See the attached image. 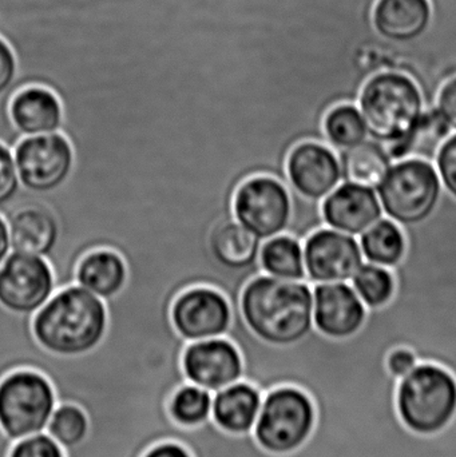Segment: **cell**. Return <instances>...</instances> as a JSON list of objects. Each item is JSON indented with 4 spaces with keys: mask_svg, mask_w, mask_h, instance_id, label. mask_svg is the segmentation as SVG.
Returning a JSON list of instances; mask_svg holds the SVG:
<instances>
[{
    "mask_svg": "<svg viewBox=\"0 0 456 457\" xmlns=\"http://www.w3.org/2000/svg\"><path fill=\"white\" fill-rule=\"evenodd\" d=\"M434 165L441 177L444 192L456 200V133L442 145Z\"/></svg>",
    "mask_w": 456,
    "mask_h": 457,
    "instance_id": "cell-34",
    "label": "cell"
},
{
    "mask_svg": "<svg viewBox=\"0 0 456 457\" xmlns=\"http://www.w3.org/2000/svg\"><path fill=\"white\" fill-rule=\"evenodd\" d=\"M240 312L248 329L269 345H294L315 329L311 282L259 274L241 290Z\"/></svg>",
    "mask_w": 456,
    "mask_h": 457,
    "instance_id": "cell-1",
    "label": "cell"
},
{
    "mask_svg": "<svg viewBox=\"0 0 456 457\" xmlns=\"http://www.w3.org/2000/svg\"><path fill=\"white\" fill-rule=\"evenodd\" d=\"M12 252L11 249L10 233H8L7 221L0 214V266L4 262L8 254Z\"/></svg>",
    "mask_w": 456,
    "mask_h": 457,
    "instance_id": "cell-39",
    "label": "cell"
},
{
    "mask_svg": "<svg viewBox=\"0 0 456 457\" xmlns=\"http://www.w3.org/2000/svg\"><path fill=\"white\" fill-rule=\"evenodd\" d=\"M187 383L211 394L243 380L244 362L237 345L228 337L187 343L182 354Z\"/></svg>",
    "mask_w": 456,
    "mask_h": 457,
    "instance_id": "cell-15",
    "label": "cell"
},
{
    "mask_svg": "<svg viewBox=\"0 0 456 457\" xmlns=\"http://www.w3.org/2000/svg\"><path fill=\"white\" fill-rule=\"evenodd\" d=\"M431 15L430 0H377L372 19L382 37L409 42L427 29Z\"/></svg>",
    "mask_w": 456,
    "mask_h": 457,
    "instance_id": "cell-22",
    "label": "cell"
},
{
    "mask_svg": "<svg viewBox=\"0 0 456 457\" xmlns=\"http://www.w3.org/2000/svg\"><path fill=\"white\" fill-rule=\"evenodd\" d=\"M264 394L246 380L230 384L213 394L211 420L228 434H252Z\"/></svg>",
    "mask_w": 456,
    "mask_h": 457,
    "instance_id": "cell-20",
    "label": "cell"
},
{
    "mask_svg": "<svg viewBox=\"0 0 456 457\" xmlns=\"http://www.w3.org/2000/svg\"><path fill=\"white\" fill-rule=\"evenodd\" d=\"M359 110L371 139L391 147L406 141L425 112L426 102L409 75L385 71L364 83Z\"/></svg>",
    "mask_w": 456,
    "mask_h": 457,
    "instance_id": "cell-3",
    "label": "cell"
},
{
    "mask_svg": "<svg viewBox=\"0 0 456 457\" xmlns=\"http://www.w3.org/2000/svg\"><path fill=\"white\" fill-rule=\"evenodd\" d=\"M90 421L87 413L72 403H58L46 432L61 445L63 450L77 447L87 436Z\"/></svg>",
    "mask_w": 456,
    "mask_h": 457,
    "instance_id": "cell-31",
    "label": "cell"
},
{
    "mask_svg": "<svg viewBox=\"0 0 456 457\" xmlns=\"http://www.w3.org/2000/svg\"><path fill=\"white\" fill-rule=\"evenodd\" d=\"M8 457H66V453L47 432H40L13 442Z\"/></svg>",
    "mask_w": 456,
    "mask_h": 457,
    "instance_id": "cell-33",
    "label": "cell"
},
{
    "mask_svg": "<svg viewBox=\"0 0 456 457\" xmlns=\"http://www.w3.org/2000/svg\"><path fill=\"white\" fill-rule=\"evenodd\" d=\"M12 149L0 142V213L21 195Z\"/></svg>",
    "mask_w": 456,
    "mask_h": 457,
    "instance_id": "cell-32",
    "label": "cell"
},
{
    "mask_svg": "<svg viewBox=\"0 0 456 457\" xmlns=\"http://www.w3.org/2000/svg\"><path fill=\"white\" fill-rule=\"evenodd\" d=\"M315 426L312 397L297 386H283L264 395L252 434L268 453L288 455L308 442Z\"/></svg>",
    "mask_w": 456,
    "mask_h": 457,
    "instance_id": "cell-6",
    "label": "cell"
},
{
    "mask_svg": "<svg viewBox=\"0 0 456 457\" xmlns=\"http://www.w3.org/2000/svg\"><path fill=\"white\" fill-rule=\"evenodd\" d=\"M324 224L342 233L361 236L383 217L379 195L371 187L339 185L321 203Z\"/></svg>",
    "mask_w": 456,
    "mask_h": 457,
    "instance_id": "cell-17",
    "label": "cell"
},
{
    "mask_svg": "<svg viewBox=\"0 0 456 457\" xmlns=\"http://www.w3.org/2000/svg\"><path fill=\"white\" fill-rule=\"evenodd\" d=\"M56 405L53 384L37 370H15L0 380V428L12 442L46 432Z\"/></svg>",
    "mask_w": 456,
    "mask_h": 457,
    "instance_id": "cell-7",
    "label": "cell"
},
{
    "mask_svg": "<svg viewBox=\"0 0 456 457\" xmlns=\"http://www.w3.org/2000/svg\"><path fill=\"white\" fill-rule=\"evenodd\" d=\"M444 193L435 165L420 158L396 161L377 187L383 213L401 227L430 219Z\"/></svg>",
    "mask_w": 456,
    "mask_h": 457,
    "instance_id": "cell-5",
    "label": "cell"
},
{
    "mask_svg": "<svg viewBox=\"0 0 456 457\" xmlns=\"http://www.w3.org/2000/svg\"><path fill=\"white\" fill-rule=\"evenodd\" d=\"M361 253L369 262L385 266L393 270L403 261L407 250L403 228L390 219H380L361 234Z\"/></svg>",
    "mask_w": 456,
    "mask_h": 457,
    "instance_id": "cell-27",
    "label": "cell"
},
{
    "mask_svg": "<svg viewBox=\"0 0 456 457\" xmlns=\"http://www.w3.org/2000/svg\"><path fill=\"white\" fill-rule=\"evenodd\" d=\"M232 212L244 228L262 241L288 233L294 217L291 190L276 177H251L236 190Z\"/></svg>",
    "mask_w": 456,
    "mask_h": 457,
    "instance_id": "cell-8",
    "label": "cell"
},
{
    "mask_svg": "<svg viewBox=\"0 0 456 457\" xmlns=\"http://www.w3.org/2000/svg\"><path fill=\"white\" fill-rule=\"evenodd\" d=\"M327 145L335 150L351 149L369 139L366 122L359 107L353 104H339L327 112L323 120Z\"/></svg>",
    "mask_w": 456,
    "mask_h": 457,
    "instance_id": "cell-28",
    "label": "cell"
},
{
    "mask_svg": "<svg viewBox=\"0 0 456 457\" xmlns=\"http://www.w3.org/2000/svg\"><path fill=\"white\" fill-rule=\"evenodd\" d=\"M29 333H32V332H29ZM29 335H27V336H29ZM27 336H26V337H27ZM26 337H24V338H26ZM24 338H23V340H24ZM21 343H23V341H21ZM21 345H19V348H21ZM18 351H19V349H18ZM18 351H16V352H18ZM13 359H15V357H13ZM12 370H13V361H12Z\"/></svg>",
    "mask_w": 456,
    "mask_h": 457,
    "instance_id": "cell-41",
    "label": "cell"
},
{
    "mask_svg": "<svg viewBox=\"0 0 456 457\" xmlns=\"http://www.w3.org/2000/svg\"><path fill=\"white\" fill-rule=\"evenodd\" d=\"M16 75V61L10 46L0 39V99L3 104H10L8 94L11 91V86L13 85Z\"/></svg>",
    "mask_w": 456,
    "mask_h": 457,
    "instance_id": "cell-36",
    "label": "cell"
},
{
    "mask_svg": "<svg viewBox=\"0 0 456 457\" xmlns=\"http://www.w3.org/2000/svg\"><path fill=\"white\" fill-rule=\"evenodd\" d=\"M144 457H193L182 445L174 442L160 443L150 448Z\"/></svg>",
    "mask_w": 456,
    "mask_h": 457,
    "instance_id": "cell-38",
    "label": "cell"
},
{
    "mask_svg": "<svg viewBox=\"0 0 456 457\" xmlns=\"http://www.w3.org/2000/svg\"><path fill=\"white\" fill-rule=\"evenodd\" d=\"M128 281V266L115 250L94 249L83 255L75 271V282L101 300L115 297Z\"/></svg>",
    "mask_w": 456,
    "mask_h": 457,
    "instance_id": "cell-23",
    "label": "cell"
},
{
    "mask_svg": "<svg viewBox=\"0 0 456 457\" xmlns=\"http://www.w3.org/2000/svg\"><path fill=\"white\" fill-rule=\"evenodd\" d=\"M396 411L402 423L419 435L446 428L456 415V378L434 362H419L396 386Z\"/></svg>",
    "mask_w": 456,
    "mask_h": 457,
    "instance_id": "cell-4",
    "label": "cell"
},
{
    "mask_svg": "<svg viewBox=\"0 0 456 457\" xmlns=\"http://www.w3.org/2000/svg\"><path fill=\"white\" fill-rule=\"evenodd\" d=\"M342 181L345 184L377 189L393 166V160L385 145L366 139L358 146L337 152Z\"/></svg>",
    "mask_w": 456,
    "mask_h": 457,
    "instance_id": "cell-24",
    "label": "cell"
},
{
    "mask_svg": "<svg viewBox=\"0 0 456 457\" xmlns=\"http://www.w3.org/2000/svg\"><path fill=\"white\" fill-rule=\"evenodd\" d=\"M12 153L21 189L31 195L55 192L74 169V150L61 131L21 137Z\"/></svg>",
    "mask_w": 456,
    "mask_h": 457,
    "instance_id": "cell-9",
    "label": "cell"
},
{
    "mask_svg": "<svg viewBox=\"0 0 456 457\" xmlns=\"http://www.w3.org/2000/svg\"><path fill=\"white\" fill-rule=\"evenodd\" d=\"M441 365L456 378V343L444 354ZM383 457H456V415L438 434L419 435L401 427L388 439Z\"/></svg>",
    "mask_w": 456,
    "mask_h": 457,
    "instance_id": "cell-21",
    "label": "cell"
},
{
    "mask_svg": "<svg viewBox=\"0 0 456 457\" xmlns=\"http://www.w3.org/2000/svg\"><path fill=\"white\" fill-rule=\"evenodd\" d=\"M304 262L311 284L347 282L363 265V253L355 236L320 228L304 239Z\"/></svg>",
    "mask_w": 456,
    "mask_h": 457,
    "instance_id": "cell-12",
    "label": "cell"
},
{
    "mask_svg": "<svg viewBox=\"0 0 456 457\" xmlns=\"http://www.w3.org/2000/svg\"><path fill=\"white\" fill-rule=\"evenodd\" d=\"M436 109L452 131H456V77L447 80L436 96Z\"/></svg>",
    "mask_w": 456,
    "mask_h": 457,
    "instance_id": "cell-37",
    "label": "cell"
},
{
    "mask_svg": "<svg viewBox=\"0 0 456 457\" xmlns=\"http://www.w3.org/2000/svg\"><path fill=\"white\" fill-rule=\"evenodd\" d=\"M286 176L291 193L323 203L342 182L339 157L323 142H299L286 157Z\"/></svg>",
    "mask_w": 456,
    "mask_h": 457,
    "instance_id": "cell-13",
    "label": "cell"
},
{
    "mask_svg": "<svg viewBox=\"0 0 456 457\" xmlns=\"http://www.w3.org/2000/svg\"><path fill=\"white\" fill-rule=\"evenodd\" d=\"M213 394L192 383L182 384L169 400V415L174 423L195 428L211 420Z\"/></svg>",
    "mask_w": 456,
    "mask_h": 457,
    "instance_id": "cell-29",
    "label": "cell"
},
{
    "mask_svg": "<svg viewBox=\"0 0 456 457\" xmlns=\"http://www.w3.org/2000/svg\"><path fill=\"white\" fill-rule=\"evenodd\" d=\"M55 292L47 258L11 252L0 266V305L11 313L34 316Z\"/></svg>",
    "mask_w": 456,
    "mask_h": 457,
    "instance_id": "cell-10",
    "label": "cell"
},
{
    "mask_svg": "<svg viewBox=\"0 0 456 457\" xmlns=\"http://www.w3.org/2000/svg\"><path fill=\"white\" fill-rule=\"evenodd\" d=\"M109 325L106 303L78 284L54 293L32 317V332L53 354L77 357L101 344Z\"/></svg>",
    "mask_w": 456,
    "mask_h": 457,
    "instance_id": "cell-2",
    "label": "cell"
},
{
    "mask_svg": "<svg viewBox=\"0 0 456 457\" xmlns=\"http://www.w3.org/2000/svg\"><path fill=\"white\" fill-rule=\"evenodd\" d=\"M12 252L48 258L58 245L61 228L53 209L31 193L21 195L2 212Z\"/></svg>",
    "mask_w": 456,
    "mask_h": 457,
    "instance_id": "cell-14",
    "label": "cell"
},
{
    "mask_svg": "<svg viewBox=\"0 0 456 457\" xmlns=\"http://www.w3.org/2000/svg\"><path fill=\"white\" fill-rule=\"evenodd\" d=\"M13 442L10 437L5 436L4 432L0 428V457H8Z\"/></svg>",
    "mask_w": 456,
    "mask_h": 457,
    "instance_id": "cell-40",
    "label": "cell"
},
{
    "mask_svg": "<svg viewBox=\"0 0 456 457\" xmlns=\"http://www.w3.org/2000/svg\"><path fill=\"white\" fill-rule=\"evenodd\" d=\"M232 320L227 295L211 287L185 289L171 306V321L187 343L225 337Z\"/></svg>",
    "mask_w": 456,
    "mask_h": 457,
    "instance_id": "cell-11",
    "label": "cell"
},
{
    "mask_svg": "<svg viewBox=\"0 0 456 457\" xmlns=\"http://www.w3.org/2000/svg\"><path fill=\"white\" fill-rule=\"evenodd\" d=\"M419 362L417 353L409 346H396L386 357L388 373L398 381L411 373Z\"/></svg>",
    "mask_w": 456,
    "mask_h": 457,
    "instance_id": "cell-35",
    "label": "cell"
},
{
    "mask_svg": "<svg viewBox=\"0 0 456 457\" xmlns=\"http://www.w3.org/2000/svg\"><path fill=\"white\" fill-rule=\"evenodd\" d=\"M262 239L244 228L235 217L227 216L217 221L208 236L211 257L235 271L262 273L259 257Z\"/></svg>",
    "mask_w": 456,
    "mask_h": 457,
    "instance_id": "cell-19",
    "label": "cell"
},
{
    "mask_svg": "<svg viewBox=\"0 0 456 457\" xmlns=\"http://www.w3.org/2000/svg\"><path fill=\"white\" fill-rule=\"evenodd\" d=\"M262 273L289 281L308 279L302 241L284 233L262 241L259 257Z\"/></svg>",
    "mask_w": 456,
    "mask_h": 457,
    "instance_id": "cell-26",
    "label": "cell"
},
{
    "mask_svg": "<svg viewBox=\"0 0 456 457\" xmlns=\"http://www.w3.org/2000/svg\"><path fill=\"white\" fill-rule=\"evenodd\" d=\"M352 287L369 309L382 308L393 300L396 281L393 270L377 263H363L352 278Z\"/></svg>",
    "mask_w": 456,
    "mask_h": 457,
    "instance_id": "cell-30",
    "label": "cell"
},
{
    "mask_svg": "<svg viewBox=\"0 0 456 457\" xmlns=\"http://www.w3.org/2000/svg\"><path fill=\"white\" fill-rule=\"evenodd\" d=\"M452 133V128L439 110L435 106L427 107L406 141L386 149L395 162L406 158H420L434 163L439 149Z\"/></svg>",
    "mask_w": 456,
    "mask_h": 457,
    "instance_id": "cell-25",
    "label": "cell"
},
{
    "mask_svg": "<svg viewBox=\"0 0 456 457\" xmlns=\"http://www.w3.org/2000/svg\"><path fill=\"white\" fill-rule=\"evenodd\" d=\"M8 114L21 137L58 133L63 123L61 99L51 88L40 85L15 91L8 104Z\"/></svg>",
    "mask_w": 456,
    "mask_h": 457,
    "instance_id": "cell-18",
    "label": "cell"
},
{
    "mask_svg": "<svg viewBox=\"0 0 456 457\" xmlns=\"http://www.w3.org/2000/svg\"><path fill=\"white\" fill-rule=\"evenodd\" d=\"M369 308L347 282L316 284L313 289V324L329 338L351 337L363 327Z\"/></svg>",
    "mask_w": 456,
    "mask_h": 457,
    "instance_id": "cell-16",
    "label": "cell"
}]
</instances>
